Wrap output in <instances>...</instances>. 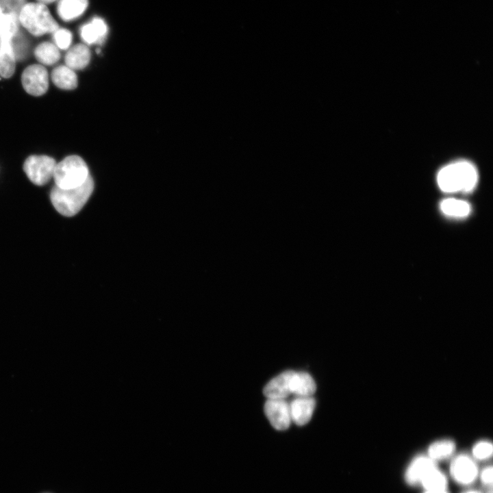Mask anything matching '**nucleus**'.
I'll use <instances>...</instances> for the list:
<instances>
[{
    "instance_id": "423d86ee",
    "label": "nucleus",
    "mask_w": 493,
    "mask_h": 493,
    "mask_svg": "<svg viewBox=\"0 0 493 493\" xmlns=\"http://www.w3.org/2000/svg\"><path fill=\"white\" fill-rule=\"evenodd\" d=\"M21 82L26 92L35 97L41 96L49 88L48 72L42 65H30L23 71Z\"/></svg>"
},
{
    "instance_id": "1a4fd4ad",
    "label": "nucleus",
    "mask_w": 493,
    "mask_h": 493,
    "mask_svg": "<svg viewBox=\"0 0 493 493\" xmlns=\"http://www.w3.org/2000/svg\"><path fill=\"white\" fill-rule=\"evenodd\" d=\"M293 370L283 372L271 379L264 387L263 392L268 399H285L292 394Z\"/></svg>"
},
{
    "instance_id": "2eb2a0df",
    "label": "nucleus",
    "mask_w": 493,
    "mask_h": 493,
    "mask_svg": "<svg viewBox=\"0 0 493 493\" xmlns=\"http://www.w3.org/2000/svg\"><path fill=\"white\" fill-rule=\"evenodd\" d=\"M88 0H60L58 14L64 21H73L81 16L86 10Z\"/></svg>"
},
{
    "instance_id": "aec40b11",
    "label": "nucleus",
    "mask_w": 493,
    "mask_h": 493,
    "mask_svg": "<svg viewBox=\"0 0 493 493\" xmlns=\"http://www.w3.org/2000/svg\"><path fill=\"white\" fill-rule=\"evenodd\" d=\"M440 210L447 216L463 218L470 214L471 207L465 201L451 198L440 203Z\"/></svg>"
},
{
    "instance_id": "c756f323",
    "label": "nucleus",
    "mask_w": 493,
    "mask_h": 493,
    "mask_svg": "<svg viewBox=\"0 0 493 493\" xmlns=\"http://www.w3.org/2000/svg\"><path fill=\"white\" fill-rule=\"evenodd\" d=\"M487 493H492V488H489V490H488Z\"/></svg>"
},
{
    "instance_id": "bb28decb",
    "label": "nucleus",
    "mask_w": 493,
    "mask_h": 493,
    "mask_svg": "<svg viewBox=\"0 0 493 493\" xmlns=\"http://www.w3.org/2000/svg\"><path fill=\"white\" fill-rule=\"evenodd\" d=\"M424 493H448L446 490H425Z\"/></svg>"
},
{
    "instance_id": "9d476101",
    "label": "nucleus",
    "mask_w": 493,
    "mask_h": 493,
    "mask_svg": "<svg viewBox=\"0 0 493 493\" xmlns=\"http://www.w3.org/2000/svg\"><path fill=\"white\" fill-rule=\"evenodd\" d=\"M315 405L311 396H296L289 403L291 420L299 426L305 425L312 418Z\"/></svg>"
},
{
    "instance_id": "f8f14e48",
    "label": "nucleus",
    "mask_w": 493,
    "mask_h": 493,
    "mask_svg": "<svg viewBox=\"0 0 493 493\" xmlns=\"http://www.w3.org/2000/svg\"><path fill=\"white\" fill-rule=\"evenodd\" d=\"M108 34V26L105 22L99 17L92 20L80 29V36L83 41L88 44H102Z\"/></svg>"
},
{
    "instance_id": "393cba45",
    "label": "nucleus",
    "mask_w": 493,
    "mask_h": 493,
    "mask_svg": "<svg viewBox=\"0 0 493 493\" xmlns=\"http://www.w3.org/2000/svg\"><path fill=\"white\" fill-rule=\"evenodd\" d=\"M26 0H0V8L5 14L19 15Z\"/></svg>"
},
{
    "instance_id": "0eeeda50",
    "label": "nucleus",
    "mask_w": 493,
    "mask_h": 493,
    "mask_svg": "<svg viewBox=\"0 0 493 493\" xmlns=\"http://www.w3.org/2000/svg\"><path fill=\"white\" fill-rule=\"evenodd\" d=\"M450 472L453 479L463 485L472 484L479 476L475 459L466 454H459L453 459Z\"/></svg>"
},
{
    "instance_id": "f257e3e1",
    "label": "nucleus",
    "mask_w": 493,
    "mask_h": 493,
    "mask_svg": "<svg viewBox=\"0 0 493 493\" xmlns=\"http://www.w3.org/2000/svg\"><path fill=\"white\" fill-rule=\"evenodd\" d=\"M477 181L476 167L465 160L444 166L437 175L438 186L446 192H470L475 188Z\"/></svg>"
},
{
    "instance_id": "b1692460",
    "label": "nucleus",
    "mask_w": 493,
    "mask_h": 493,
    "mask_svg": "<svg viewBox=\"0 0 493 493\" xmlns=\"http://www.w3.org/2000/svg\"><path fill=\"white\" fill-rule=\"evenodd\" d=\"M53 34V40L58 48L67 49L72 42L71 32L64 28H58Z\"/></svg>"
},
{
    "instance_id": "f3484780",
    "label": "nucleus",
    "mask_w": 493,
    "mask_h": 493,
    "mask_svg": "<svg viewBox=\"0 0 493 493\" xmlns=\"http://www.w3.org/2000/svg\"><path fill=\"white\" fill-rule=\"evenodd\" d=\"M53 83L62 90H73L77 86V77L73 70L66 65L55 67L51 72Z\"/></svg>"
},
{
    "instance_id": "9b49d317",
    "label": "nucleus",
    "mask_w": 493,
    "mask_h": 493,
    "mask_svg": "<svg viewBox=\"0 0 493 493\" xmlns=\"http://www.w3.org/2000/svg\"><path fill=\"white\" fill-rule=\"evenodd\" d=\"M435 466V462L428 455L416 456L412 460L405 470V481L410 485H420L426 473Z\"/></svg>"
},
{
    "instance_id": "cd10ccee",
    "label": "nucleus",
    "mask_w": 493,
    "mask_h": 493,
    "mask_svg": "<svg viewBox=\"0 0 493 493\" xmlns=\"http://www.w3.org/2000/svg\"><path fill=\"white\" fill-rule=\"evenodd\" d=\"M37 1H38V3H40L45 5V4H48V3L54 2L56 0H37Z\"/></svg>"
},
{
    "instance_id": "6ab92c4d",
    "label": "nucleus",
    "mask_w": 493,
    "mask_h": 493,
    "mask_svg": "<svg viewBox=\"0 0 493 493\" xmlns=\"http://www.w3.org/2000/svg\"><path fill=\"white\" fill-rule=\"evenodd\" d=\"M447 482L446 475L435 466L423 477L420 485L425 490H440L446 489Z\"/></svg>"
},
{
    "instance_id": "7ed1b4c3",
    "label": "nucleus",
    "mask_w": 493,
    "mask_h": 493,
    "mask_svg": "<svg viewBox=\"0 0 493 493\" xmlns=\"http://www.w3.org/2000/svg\"><path fill=\"white\" fill-rule=\"evenodd\" d=\"M18 19L22 26L35 36L53 33L59 28L47 7L40 3H26Z\"/></svg>"
},
{
    "instance_id": "412c9836",
    "label": "nucleus",
    "mask_w": 493,
    "mask_h": 493,
    "mask_svg": "<svg viewBox=\"0 0 493 493\" xmlns=\"http://www.w3.org/2000/svg\"><path fill=\"white\" fill-rule=\"evenodd\" d=\"M455 450V444L451 440H441L429 445L427 455L433 461L442 460L451 456Z\"/></svg>"
},
{
    "instance_id": "39448f33",
    "label": "nucleus",
    "mask_w": 493,
    "mask_h": 493,
    "mask_svg": "<svg viewBox=\"0 0 493 493\" xmlns=\"http://www.w3.org/2000/svg\"><path fill=\"white\" fill-rule=\"evenodd\" d=\"M55 160L48 155H30L23 164V170L29 179L36 186H44L53 176Z\"/></svg>"
},
{
    "instance_id": "5701e85b",
    "label": "nucleus",
    "mask_w": 493,
    "mask_h": 493,
    "mask_svg": "<svg viewBox=\"0 0 493 493\" xmlns=\"http://www.w3.org/2000/svg\"><path fill=\"white\" fill-rule=\"evenodd\" d=\"M493 446L488 440H481L472 447V453L475 459L485 460L491 457Z\"/></svg>"
},
{
    "instance_id": "ddd939ff",
    "label": "nucleus",
    "mask_w": 493,
    "mask_h": 493,
    "mask_svg": "<svg viewBox=\"0 0 493 493\" xmlns=\"http://www.w3.org/2000/svg\"><path fill=\"white\" fill-rule=\"evenodd\" d=\"M12 40H0V76L4 78H10L15 71L16 60Z\"/></svg>"
},
{
    "instance_id": "4468645a",
    "label": "nucleus",
    "mask_w": 493,
    "mask_h": 493,
    "mask_svg": "<svg viewBox=\"0 0 493 493\" xmlns=\"http://www.w3.org/2000/svg\"><path fill=\"white\" fill-rule=\"evenodd\" d=\"M90 60V51L84 44H77L72 47L66 53L64 61L66 66L72 70H81L86 67Z\"/></svg>"
},
{
    "instance_id": "c85d7f7f",
    "label": "nucleus",
    "mask_w": 493,
    "mask_h": 493,
    "mask_svg": "<svg viewBox=\"0 0 493 493\" xmlns=\"http://www.w3.org/2000/svg\"><path fill=\"white\" fill-rule=\"evenodd\" d=\"M464 493H481V492H479V491H477V490H468V491H466V492H464Z\"/></svg>"
},
{
    "instance_id": "4be33fe9",
    "label": "nucleus",
    "mask_w": 493,
    "mask_h": 493,
    "mask_svg": "<svg viewBox=\"0 0 493 493\" xmlns=\"http://www.w3.org/2000/svg\"><path fill=\"white\" fill-rule=\"evenodd\" d=\"M18 16L13 14H5L0 8V40L12 39L19 30Z\"/></svg>"
},
{
    "instance_id": "a878e982",
    "label": "nucleus",
    "mask_w": 493,
    "mask_h": 493,
    "mask_svg": "<svg viewBox=\"0 0 493 493\" xmlns=\"http://www.w3.org/2000/svg\"><path fill=\"white\" fill-rule=\"evenodd\" d=\"M493 470L491 466L485 467L479 474L481 481L488 488H491L492 485Z\"/></svg>"
},
{
    "instance_id": "6e6552de",
    "label": "nucleus",
    "mask_w": 493,
    "mask_h": 493,
    "mask_svg": "<svg viewBox=\"0 0 493 493\" xmlns=\"http://www.w3.org/2000/svg\"><path fill=\"white\" fill-rule=\"evenodd\" d=\"M264 412L272 426L280 431L287 429L291 422L289 403L283 399H268Z\"/></svg>"
},
{
    "instance_id": "f03ea898",
    "label": "nucleus",
    "mask_w": 493,
    "mask_h": 493,
    "mask_svg": "<svg viewBox=\"0 0 493 493\" xmlns=\"http://www.w3.org/2000/svg\"><path fill=\"white\" fill-rule=\"evenodd\" d=\"M94 190V181L90 175L81 186L62 189L53 186L50 193L51 201L62 215L71 217L77 214L86 204Z\"/></svg>"
},
{
    "instance_id": "20e7f679",
    "label": "nucleus",
    "mask_w": 493,
    "mask_h": 493,
    "mask_svg": "<svg viewBox=\"0 0 493 493\" xmlns=\"http://www.w3.org/2000/svg\"><path fill=\"white\" fill-rule=\"evenodd\" d=\"M90 175L87 164L78 155H69L56 164L53 173L55 186L70 189L82 185Z\"/></svg>"
},
{
    "instance_id": "a211bd4d",
    "label": "nucleus",
    "mask_w": 493,
    "mask_h": 493,
    "mask_svg": "<svg viewBox=\"0 0 493 493\" xmlns=\"http://www.w3.org/2000/svg\"><path fill=\"white\" fill-rule=\"evenodd\" d=\"M34 55L39 62L47 66L55 64L60 58L58 48L49 42L39 44L34 49Z\"/></svg>"
},
{
    "instance_id": "dca6fc26",
    "label": "nucleus",
    "mask_w": 493,
    "mask_h": 493,
    "mask_svg": "<svg viewBox=\"0 0 493 493\" xmlns=\"http://www.w3.org/2000/svg\"><path fill=\"white\" fill-rule=\"evenodd\" d=\"M316 383L309 374L294 371L292 379V394L296 396H309L316 391Z\"/></svg>"
}]
</instances>
